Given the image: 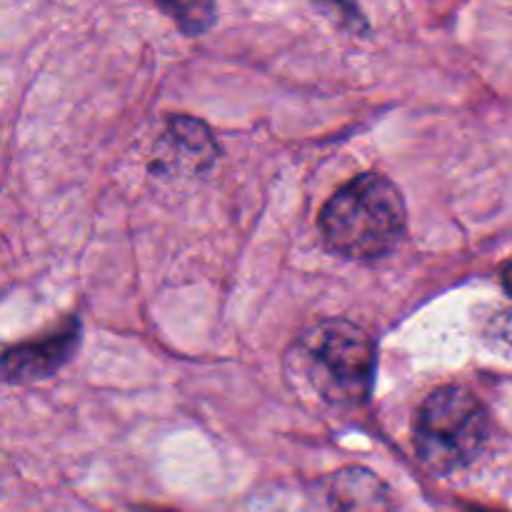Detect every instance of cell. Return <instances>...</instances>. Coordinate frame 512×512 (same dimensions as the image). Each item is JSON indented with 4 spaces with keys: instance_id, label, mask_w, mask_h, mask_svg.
<instances>
[{
    "instance_id": "2",
    "label": "cell",
    "mask_w": 512,
    "mask_h": 512,
    "mask_svg": "<svg viewBox=\"0 0 512 512\" xmlns=\"http://www.w3.org/2000/svg\"><path fill=\"white\" fill-rule=\"evenodd\" d=\"M300 355L318 395L340 408H358L373 395L378 345L360 325L330 318L300 338Z\"/></svg>"
},
{
    "instance_id": "3",
    "label": "cell",
    "mask_w": 512,
    "mask_h": 512,
    "mask_svg": "<svg viewBox=\"0 0 512 512\" xmlns=\"http://www.w3.org/2000/svg\"><path fill=\"white\" fill-rule=\"evenodd\" d=\"M485 405L460 385L433 390L415 415V453L435 475L470 468L490 440Z\"/></svg>"
},
{
    "instance_id": "7",
    "label": "cell",
    "mask_w": 512,
    "mask_h": 512,
    "mask_svg": "<svg viewBox=\"0 0 512 512\" xmlns=\"http://www.w3.org/2000/svg\"><path fill=\"white\" fill-rule=\"evenodd\" d=\"M168 15H173L175 23L180 25L185 35H200L215 23V5L210 3H178V5H160Z\"/></svg>"
},
{
    "instance_id": "6",
    "label": "cell",
    "mask_w": 512,
    "mask_h": 512,
    "mask_svg": "<svg viewBox=\"0 0 512 512\" xmlns=\"http://www.w3.org/2000/svg\"><path fill=\"white\" fill-rule=\"evenodd\" d=\"M333 512H400L388 485L368 468L350 465L333 473L328 483Z\"/></svg>"
},
{
    "instance_id": "1",
    "label": "cell",
    "mask_w": 512,
    "mask_h": 512,
    "mask_svg": "<svg viewBox=\"0 0 512 512\" xmlns=\"http://www.w3.org/2000/svg\"><path fill=\"white\" fill-rule=\"evenodd\" d=\"M318 225L335 255L373 263L398 248L408 225V208L388 175L363 173L323 205Z\"/></svg>"
},
{
    "instance_id": "10",
    "label": "cell",
    "mask_w": 512,
    "mask_h": 512,
    "mask_svg": "<svg viewBox=\"0 0 512 512\" xmlns=\"http://www.w3.org/2000/svg\"><path fill=\"white\" fill-rule=\"evenodd\" d=\"M470 512H488V510H478V508H475V510H470Z\"/></svg>"
},
{
    "instance_id": "8",
    "label": "cell",
    "mask_w": 512,
    "mask_h": 512,
    "mask_svg": "<svg viewBox=\"0 0 512 512\" xmlns=\"http://www.w3.org/2000/svg\"><path fill=\"white\" fill-rule=\"evenodd\" d=\"M500 280H503L505 293L512 295V258L503 265V268H500Z\"/></svg>"
},
{
    "instance_id": "4",
    "label": "cell",
    "mask_w": 512,
    "mask_h": 512,
    "mask_svg": "<svg viewBox=\"0 0 512 512\" xmlns=\"http://www.w3.org/2000/svg\"><path fill=\"white\" fill-rule=\"evenodd\" d=\"M220 148L208 125L190 115L168 120L150 160V175L165 183L203 178L218 160Z\"/></svg>"
},
{
    "instance_id": "5",
    "label": "cell",
    "mask_w": 512,
    "mask_h": 512,
    "mask_svg": "<svg viewBox=\"0 0 512 512\" xmlns=\"http://www.w3.org/2000/svg\"><path fill=\"white\" fill-rule=\"evenodd\" d=\"M83 323L68 318L53 333L35 338L30 343H18L0 353V378L10 385L40 383L58 373L70 363L80 348Z\"/></svg>"
},
{
    "instance_id": "9",
    "label": "cell",
    "mask_w": 512,
    "mask_h": 512,
    "mask_svg": "<svg viewBox=\"0 0 512 512\" xmlns=\"http://www.w3.org/2000/svg\"><path fill=\"white\" fill-rule=\"evenodd\" d=\"M133 512H175V510H168V508H135Z\"/></svg>"
}]
</instances>
